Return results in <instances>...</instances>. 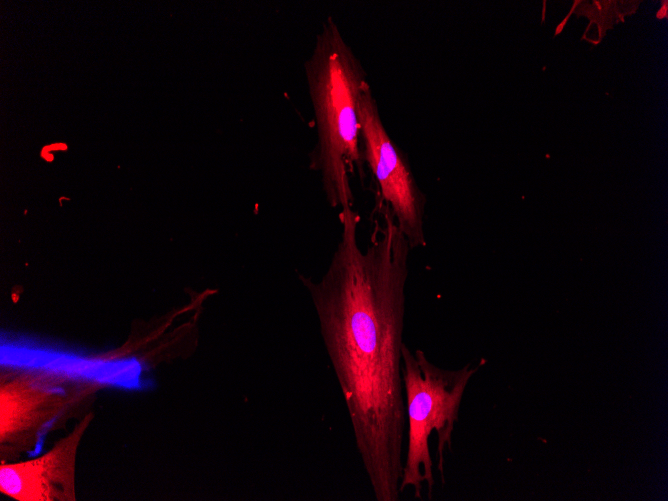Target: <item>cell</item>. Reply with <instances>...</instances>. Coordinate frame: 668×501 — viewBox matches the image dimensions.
I'll return each instance as SVG.
<instances>
[{"instance_id":"8992f818","label":"cell","mask_w":668,"mask_h":501,"mask_svg":"<svg viewBox=\"0 0 668 501\" xmlns=\"http://www.w3.org/2000/svg\"><path fill=\"white\" fill-rule=\"evenodd\" d=\"M93 420L94 413L88 412L69 434L36 458L2 462L1 493L17 501H75L78 449Z\"/></svg>"},{"instance_id":"6da1fadb","label":"cell","mask_w":668,"mask_h":501,"mask_svg":"<svg viewBox=\"0 0 668 501\" xmlns=\"http://www.w3.org/2000/svg\"><path fill=\"white\" fill-rule=\"evenodd\" d=\"M364 251L359 216L342 209L340 240L323 276L300 274L349 413L377 501H399L406 410L402 381L409 244L386 204Z\"/></svg>"},{"instance_id":"3957f363","label":"cell","mask_w":668,"mask_h":501,"mask_svg":"<svg viewBox=\"0 0 668 501\" xmlns=\"http://www.w3.org/2000/svg\"><path fill=\"white\" fill-rule=\"evenodd\" d=\"M104 383L71 372L5 365L0 374V459L41 451L49 433L88 412Z\"/></svg>"},{"instance_id":"277c9868","label":"cell","mask_w":668,"mask_h":501,"mask_svg":"<svg viewBox=\"0 0 668 501\" xmlns=\"http://www.w3.org/2000/svg\"><path fill=\"white\" fill-rule=\"evenodd\" d=\"M401 354L407 452L400 492L411 488L414 497L421 499L422 487L426 483L428 498H431L434 477L429 438L436 432L437 468L443 477L444 450L446 446L451 447L464 391L478 367L471 368L467 364L459 370L442 369L431 363L422 350L412 353L404 343Z\"/></svg>"},{"instance_id":"5b68a950","label":"cell","mask_w":668,"mask_h":501,"mask_svg":"<svg viewBox=\"0 0 668 501\" xmlns=\"http://www.w3.org/2000/svg\"><path fill=\"white\" fill-rule=\"evenodd\" d=\"M359 122L362 157L378 183L383 202L389 207L410 249L425 246L426 197L406 156L387 133L369 84L360 96Z\"/></svg>"},{"instance_id":"7a4b0ae2","label":"cell","mask_w":668,"mask_h":501,"mask_svg":"<svg viewBox=\"0 0 668 501\" xmlns=\"http://www.w3.org/2000/svg\"><path fill=\"white\" fill-rule=\"evenodd\" d=\"M304 69L317 132L310 168L320 174L332 208L352 207L350 175L363 162L359 100L369 83L360 60L332 17L324 21L316 35Z\"/></svg>"}]
</instances>
